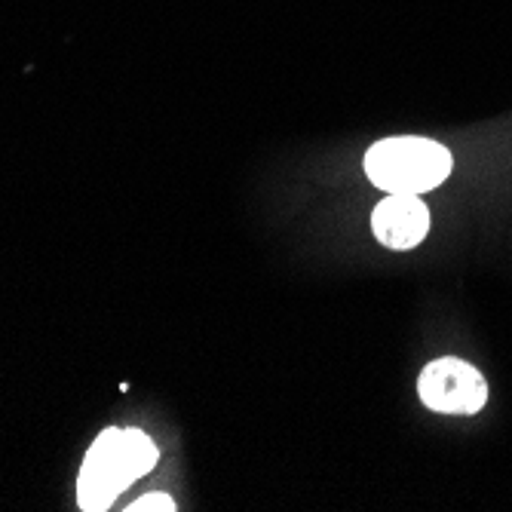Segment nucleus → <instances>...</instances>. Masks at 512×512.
Listing matches in <instances>:
<instances>
[{
  "instance_id": "obj_1",
  "label": "nucleus",
  "mask_w": 512,
  "mask_h": 512,
  "mask_svg": "<svg viewBox=\"0 0 512 512\" xmlns=\"http://www.w3.org/2000/svg\"><path fill=\"white\" fill-rule=\"evenodd\" d=\"M157 445L142 430H105L89 445L80 467L77 503L86 512L108 509L120 491L157 467Z\"/></svg>"
},
{
  "instance_id": "obj_2",
  "label": "nucleus",
  "mask_w": 512,
  "mask_h": 512,
  "mask_svg": "<svg viewBox=\"0 0 512 512\" xmlns=\"http://www.w3.org/2000/svg\"><path fill=\"white\" fill-rule=\"evenodd\" d=\"M365 175L384 194H427L451 175L454 157L424 135L381 138L365 151Z\"/></svg>"
},
{
  "instance_id": "obj_3",
  "label": "nucleus",
  "mask_w": 512,
  "mask_h": 512,
  "mask_svg": "<svg viewBox=\"0 0 512 512\" xmlns=\"http://www.w3.org/2000/svg\"><path fill=\"white\" fill-rule=\"evenodd\" d=\"M417 396L439 414H479L488 405V381L476 365L442 356L421 371Z\"/></svg>"
},
{
  "instance_id": "obj_4",
  "label": "nucleus",
  "mask_w": 512,
  "mask_h": 512,
  "mask_svg": "<svg viewBox=\"0 0 512 512\" xmlns=\"http://www.w3.org/2000/svg\"><path fill=\"white\" fill-rule=\"evenodd\" d=\"M371 234L393 252H408L427 240L430 209L421 194H387L371 212Z\"/></svg>"
},
{
  "instance_id": "obj_5",
  "label": "nucleus",
  "mask_w": 512,
  "mask_h": 512,
  "mask_svg": "<svg viewBox=\"0 0 512 512\" xmlns=\"http://www.w3.org/2000/svg\"><path fill=\"white\" fill-rule=\"evenodd\" d=\"M129 512H172L175 509V500L169 494H145L138 497L132 506H126Z\"/></svg>"
}]
</instances>
